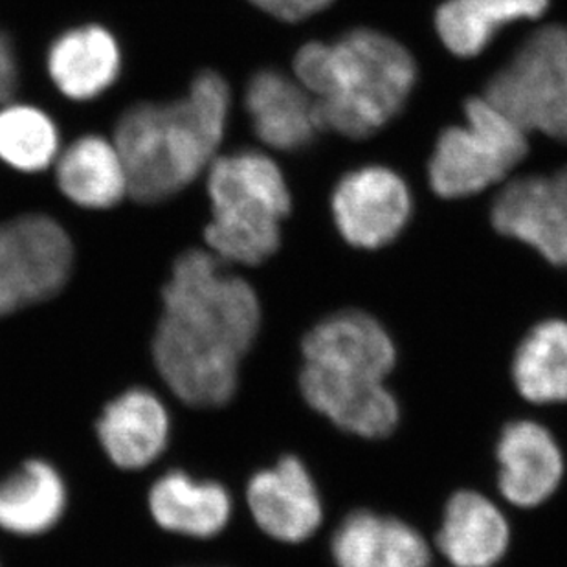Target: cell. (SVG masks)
I'll use <instances>...</instances> for the list:
<instances>
[{"label": "cell", "instance_id": "cell-1", "mask_svg": "<svg viewBox=\"0 0 567 567\" xmlns=\"http://www.w3.org/2000/svg\"><path fill=\"white\" fill-rule=\"evenodd\" d=\"M162 301L156 370L189 406H223L236 393L239 365L261 326L256 290L219 257L189 250L173 265Z\"/></svg>", "mask_w": 567, "mask_h": 567}, {"label": "cell", "instance_id": "cell-2", "mask_svg": "<svg viewBox=\"0 0 567 567\" xmlns=\"http://www.w3.org/2000/svg\"><path fill=\"white\" fill-rule=\"evenodd\" d=\"M230 89L219 74L203 72L175 103H140L116 128L127 192L140 203H162L209 167L225 138Z\"/></svg>", "mask_w": 567, "mask_h": 567}, {"label": "cell", "instance_id": "cell-3", "mask_svg": "<svg viewBox=\"0 0 567 567\" xmlns=\"http://www.w3.org/2000/svg\"><path fill=\"white\" fill-rule=\"evenodd\" d=\"M295 78L315 97L321 127L364 138L401 113L417 81V64L395 39L359 28L334 43H307Z\"/></svg>", "mask_w": 567, "mask_h": 567}, {"label": "cell", "instance_id": "cell-4", "mask_svg": "<svg viewBox=\"0 0 567 567\" xmlns=\"http://www.w3.org/2000/svg\"><path fill=\"white\" fill-rule=\"evenodd\" d=\"M212 223L204 237L220 261L256 267L278 252L290 193L278 164L259 151L215 156L209 164Z\"/></svg>", "mask_w": 567, "mask_h": 567}, {"label": "cell", "instance_id": "cell-5", "mask_svg": "<svg viewBox=\"0 0 567 567\" xmlns=\"http://www.w3.org/2000/svg\"><path fill=\"white\" fill-rule=\"evenodd\" d=\"M527 133L487 97H472L465 124L449 127L430 158V186L440 197H471L502 183L527 155Z\"/></svg>", "mask_w": 567, "mask_h": 567}, {"label": "cell", "instance_id": "cell-6", "mask_svg": "<svg viewBox=\"0 0 567 567\" xmlns=\"http://www.w3.org/2000/svg\"><path fill=\"white\" fill-rule=\"evenodd\" d=\"M485 97L525 133L567 142V27L533 33L488 81Z\"/></svg>", "mask_w": 567, "mask_h": 567}, {"label": "cell", "instance_id": "cell-7", "mask_svg": "<svg viewBox=\"0 0 567 567\" xmlns=\"http://www.w3.org/2000/svg\"><path fill=\"white\" fill-rule=\"evenodd\" d=\"M72 268V243L47 215L0 225V316L58 295Z\"/></svg>", "mask_w": 567, "mask_h": 567}, {"label": "cell", "instance_id": "cell-8", "mask_svg": "<svg viewBox=\"0 0 567 567\" xmlns=\"http://www.w3.org/2000/svg\"><path fill=\"white\" fill-rule=\"evenodd\" d=\"M340 236L351 247L379 250L395 241L412 217V193L388 167L368 166L348 173L331 200Z\"/></svg>", "mask_w": 567, "mask_h": 567}, {"label": "cell", "instance_id": "cell-9", "mask_svg": "<svg viewBox=\"0 0 567 567\" xmlns=\"http://www.w3.org/2000/svg\"><path fill=\"white\" fill-rule=\"evenodd\" d=\"M491 220L502 236L524 243L553 267L567 268V167L551 177L507 184Z\"/></svg>", "mask_w": 567, "mask_h": 567}, {"label": "cell", "instance_id": "cell-10", "mask_svg": "<svg viewBox=\"0 0 567 567\" xmlns=\"http://www.w3.org/2000/svg\"><path fill=\"white\" fill-rule=\"evenodd\" d=\"M301 353L303 364L360 379L385 380L396 364L390 332L362 311L337 312L318 321L303 338Z\"/></svg>", "mask_w": 567, "mask_h": 567}, {"label": "cell", "instance_id": "cell-11", "mask_svg": "<svg viewBox=\"0 0 567 567\" xmlns=\"http://www.w3.org/2000/svg\"><path fill=\"white\" fill-rule=\"evenodd\" d=\"M300 390L315 412L346 434L382 440L401 421V406L384 380L337 375L303 364Z\"/></svg>", "mask_w": 567, "mask_h": 567}, {"label": "cell", "instance_id": "cell-12", "mask_svg": "<svg viewBox=\"0 0 567 567\" xmlns=\"http://www.w3.org/2000/svg\"><path fill=\"white\" fill-rule=\"evenodd\" d=\"M250 513L262 533L285 544H300L323 522V505L311 472L295 455H285L248 482Z\"/></svg>", "mask_w": 567, "mask_h": 567}, {"label": "cell", "instance_id": "cell-13", "mask_svg": "<svg viewBox=\"0 0 567 567\" xmlns=\"http://www.w3.org/2000/svg\"><path fill=\"white\" fill-rule=\"evenodd\" d=\"M498 488L508 504L538 507L557 493L566 461L551 432L535 421H514L496 446Z\"/></svg>", "mask_w": 567, "mask_h": 567}, {"label": "cell", "instance_id": "cell-14", "mask_svg": "<svg viewBox=\"0 0 567 567\" xmlns=\"http://www.w3.org/2000/svg\"><path fill=\"white\" fill-rule=\"evenodd\" d=\"M245 107L257 138L272 150H303L323 131L315 97L279 70H261L248 81Z\"/></svg>", "mask_w": 567, "mask_h": 567}, {"label": "cell", "instance_id": "cell-15", "mask_svg": "<svg viewBox=\"0 0 567 567\" xmlns=\"http://www.w3.org/2000/svg\"><path fill=\"white\" fill-rule=\"evenodd\" d=\"M337 567H430L424 536L402 519L371 511L349 514L331 540Z\"/></svg>", "mask_w": 567, "mask_h": 567}, {"label": "cell", "instance_id": "cell-16", "mask_svg": "<svg viewBox=\"0 0 567 567\" xmlns=\"http://www.w3.org/2000/svg\"><path fill=\"white\" fill-rule=\"evenodd\" d=\"M97 437L114 465L138 471L166 449L169 417L166 408L147 390H128L103 410Z\"/></svg>", "mask_w": 567, "mask_h": 567}, {"label": "cell", "instance_id": "cell-17", "mask_svg": "<svg viewBox=\"0 0 567 567\" xmlns=\"http://www.w3.org/2000/svg\"><path fill=\"white\" fill-rule=\"evenodd\" d=\"M435 544L452 566L493 567L507 553L511 527L487 496L460 491L444 507Z\"/></svg>", "mask_w": 567, "mask_h": 567}, {"label": "cell", "instance_id": "cell-18", "mask_svg": "<svg viewBox=\"0 0 567 567\" xmlns=\"http://www.w3.org/2000/svg\"><path fill=\"white\" fill-rule=\"evenodd\" d=\"M122 69V52L113 33L102 27H80L55 39L49 50V74L64 96L86 102L113 86Z\"/></svg>", "mask_w": 567, "mask_h": 567}, {"label": "cell", "instance_id": "cell-19", "mask_svg": "<svg viewBox=\"0 0 567 567\" xmlns=\"http://www.w3.org/2000/svg\"><path fill=\"white\" fill-rule=\"evenodd\" d=\"M150 507L162 529L193 538L219 535L231 516L230 494L220 483L197 482L181 471L153 485Z\"/></svg>", "mask_w": 567, "mask_h": 567}, {"label": "cell", "instance_id": "cell-20", "mask_svg": "<svg viewBox=\"0 0 567 567\" xmlns=\"http://www.w3.org/2000/svg\"><path fill=\"white\" fill-rule=\"evenodd\" d=\"M549 0H446L435 16L441 41L452 54L476 58L502 28L544 16Z\"/></svg>", "mask_w": 567, "mask_h": 567}, {"label": "cell", "instance_id": "cell-21", "mask_svg": "<svg viewBox=\"0 0 567 567\" xmlns=\"http://www.w3.org/2000/svg\"><path fill=\"white\" fill-rule=\"evenodd\" d=\"M61 192L83 208L118 204L127 192V175L116 145L102 136H83L70 144L58 162Z\"/></svg>", "mask_w": 567, "mask_h": 567}, {"label": "cell", "instance_id": "cell-22", "mask_svg": "<svg viewBox=\"0 0 567 567\" xmlns=\"http://www.w3.org/2000/svg\"><path fill=\"white\" fill-rule=\"evenodd\" d=\"M66 488L54 466L28 461L0 482V527L13 535H41L58 524Z\"/></svg>", "mask_w": 567, "mask_h": 567}, {"label": "cell", "instance_id": "cell-23", "mask_svg": "<svg viewBox=\"0 0 567 567\" xmlns=\"http://www.w3.org/2000/svg\"><path fill=\"white\" fill-rule=\"evenodd\" d=\"M511 373L525 401L567 402V321L551 318L533 327L516 348Z\"/></svg>", "mask_w": 567, "mask_h": 567}, {"label": "cell", "instance_id": "cell-24", "mask_svg": "<svg viewBox=\"0 0 567 567\" xmlns=\"http://www.w3.org/2000/svg\"><path fill=\"white\" fill-rule=\"evenodd\" d=\"M60 151V131L41 109L10 105L0 111V161L19 172L49 167Z\"/></svg>", "mask_w": 567, "mask_h": 567}, {"label": "cell", "instance_id": "cell-25", "mask_svg": "<svg viewBox=\"0 0 567 567\" xmlns=\"http://www.w3.org/2000/svg\"><path fill=\"white\" fill-rule=\"evenodd\" d=\"M259 10L279 21L298 22L326 10L332 0H250Z\"/></svg>", "mask_w": 567, "mask_h": 567}, {"label": "cell", "instance_id": "cell-26", "mask_svg": "<svg viewBox=\"0 0 567 567\" xmlns=\"http://www.w3.org/2000/svg\"><path fill=\"white\" fill-rule=\"evenodd\" d=\"M19 80V64L10 39L0 32V103L13 94Z\"/></svg>", "mask_w": 567, "mask_h": 567}]
</instances>
